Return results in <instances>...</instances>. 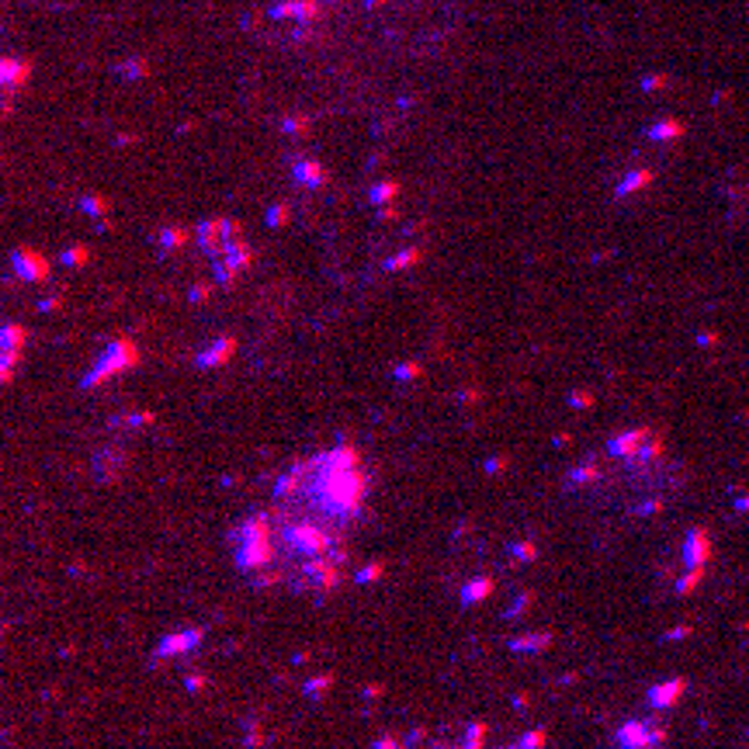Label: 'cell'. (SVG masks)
Segmentation results:
<instances>
[{
  "mask_svg": "<svg viewBox=\"0 0 749 749\" xmlns=\"http://www.w3.org/2000/svg\"><path fill=\"white\" fill-rule=\"evenodd\" d=\"M330 687H333V673H320V676H309L302 683V694L309 697V701H320V697H326Z\"/></svg>",
  "mask_w": 749,
  "mask_h": 749,
  "instance_id": "obj_31",
  "label": "cell"
},
{
  "mask_svg": "<svg viewBox=\"0 0 749 749\" xmlns=\"http://www.w3.org/2000/svg\"><path fill=\"white\" fill-rule=\"evenodd\" d=\"M125 465H129V455H125V448H101V451H94V458H90V472H94V479L98 482H115L122 472H125Z\"/></svg>",
  "mask_w": 749,
  "mask_h": 749,
  "instance_id": "obj_14",
  "label": "cell"
},
{
  "mask_svg": "<svg viewBox=\"0 0 749 749\" xmlns=\"http://www.w3.org/2000/svg\"><path fill=\"white\" fill-rule=\"evenodd\" d=\"M683 694H687V680H683V676H673V680H663V683H652V687L645 691V701H649V708L666 711V708H673Z\"/></svg>",
  "mask_w": 749,
  "mask_h": 749,
  "instance_id": "obj_15",
  "label": "cell"
},
{
  "mask_svg": "<svg viewBox=\"0 0 749 749\" xmlns=\"http://www.w3.org/2000/svg\"><path fill=\"white\" fill-rule=\"evenodd\" d=\"M455 749H482V746H468V743H461V746H455Z\"/></svg>",
  "mask_w": 749,
  "mask_h": 749,
  "instance_id": "obj_55",
  "label": "cell"
},
{
  "mask_svg": "<svg viewBox=\"0 0 749 749\" xmlns=\"http://www.w3.org/2000/svg\"><path fill=\"white\" fill-rule=\"evenodd\" d=\"M372 749H406V746H402L396 735H382V739H374L372 743Z\"/></svg>",
  "mask_w": 749,
  "mask_h": 749,
  "instance_id": "obj_49",
  "label": "cell"
},
{
  "mask_svg": "<svg viewBox=\"0 0 749 749\" xmlns=\"http://www.w3.org/2000/svg\"><path fill=\"white\" fill-rule=\"evenodd\" d=\"M215 261H222V264L233 271V274H243V271L253 264V250H250V243H246V240H236V243H229V246H226V253H222V257H215Z\"/></svg>",
  "mask_w": 749,
  "mask_h": 749,
  "instance_id": "obj_21",
  "label": "cell"
},
{
  "mask_svg": "<svg viewBox=\"0 0 749 749\" xmlns=\"http://www.w3.org/2000/svg\"><path fill=\"white\" fill-rule=\"evenodd\" d=\"M493 590H496L493 576H472L465 587L458 590V604L461 607H479V604H486L493 597Z\"/></svg>",
  "mask_w": 749,
  "mask_h": 749,
  "instance_id": "obj_18",
  "label": "cell"
},
{
  "mask_svg": "<svg viewBox=\"0 0 749 749\" xmlns=\"http://www.w3.org/2000/svg\"><path fill=\"white\" fill-rule=\"evenodd\" d=\"M507 645L517 656H535V652H545L552 645V635L548 632H524V635H513Z\"/></svg>",
  "mask_w": 749,
  "mask_h": 749,
  "instance_id": "obj_20",
  "label": "cell"
},
{
  "mask_svg": "<svg viewBox=\"0 0 749 749\" xmlns=\"http://www.w3.org/2000/svg\"><path fill=\"white\" fill-rule=\"evenodd\" d=\"M680 559L687 569H708L711 559H715V541H711V531L708 528H691L683 535V545H680Z\"/></svg>",
  "mask_w": 749,
  "mask_h": 749,
  "instance_id": "obj_11",
  "label": "cell"
},
{
  "mask_svg": "<svg viewBox=\"0 0 749 749\" xmlns=\"http://www.w3.org/2000/svg\"><path fill=\"white\" fill-rule=\"evenodd\" d=\"M209 295H212V285H209V281H198V285H191V292H187V302H191V305H201Z\"/></svg>",
  "mask_w": 749,
  "mask_h": 749,
  "instance_id": "obj_45",
  "label": "cell"
},
{
  "mask_svg": "<svg viewBox=\"0 0 749 749\" xmlns=\"http://www.w3.org/2000/svg\"><path fill=\"white\" fill-rule=\"evenodd\" d=\"M212 278H215V285L229 288V285H236V278H240V274H233V271L226 268L222 261H212Z\"/></svg>",
  "mask_w": 749,
  "mask_h": 749,
  "instance_id": "obj_41",
  "label": "cell"
},
{
  "mask_svg": "<svg viewBox=\"0 0 749 749\" xmlns=\"http://www.w3.org/2000/svg\"><path fill=\"white\" fill-rule=\"evenodd\" d=\"M11 268H14V274H18L21 281H28V285H46L49 274H53L49 261H46L35 246H14V250H11Z\"/></svg>",
  "mask_w": 749,
  "mask_h": 749,
  "instance_id": "obj_10",
  "label": "cell"
},
{
  "mask_svg": "<svg viewBox=\"0 0 749 749\" xmlns=\"http://www.w3.org/2000/svg\"><path fill=\"white\" fill-rule=\"evenodd\" d=\"M135 365H139V347H135V340H129V337H115V340H108V347L101 350V354L90 361V368L83 372L80 392L101 389V385H108L111 378L132 372Z\"/></svg>",
  "mask_w": 749,
  "mask_h": 749,
  "instance_id": "obj_4",
  "label": "cell"
},
{
  "mask_svg": "<svg viewBox=\"0 0 749 749\" xmlns=\"http://www.w3.org/2000/svg\"><path fill=\"white\" fill-rule=\"evenodd\" d=\"M201 642H205V628H201V624H191V628H181V632H170V635H163L160 645L153 649V659H157V663L184 659V656H191L194 649H201Z\"/></svg>",
  "mask_w": 749,
  "mask_h": 749,
  "instance_id": "obj_9",
  "label": "cell"
},
{
  "mask_svg": "<svg viewBox=\"0 0 749 749\" xmlns=\"http://www.w3.org/2000/svg\"><path fill=\"white\" fill-rule=\"evenodd\" d=\"M323 4H337V0H323Z\"/></svg>",
  "mask_w": 749,
  "mask_h": 749,
  "instance_id": "obj_57",
  "label": "cell"
},
{
  "mask_svg": "<svg viewBox=\"0 0 749 749\" xmlns=\"http://www.w3.org/2000/svg\"><path fill=\"white\" fill-rule=\"evenodd\" d=\"M545 743H548V732L545 728H528L517 739V749H545Z\"/></svg>",
  "mask_w": 749,
  "mask_h": 749,
  "instance_id": "obj_38",
  "label": "cell"
},
{
  "mask_svg": "<svg viewBox=\"0 0 749 749\" xmlns=\"http://www.w3.org/2000/svg\"><path fill=\"white\" fill-rule=\"evenodd\" d=\"M187 240H191V233H187L184 226H163L160 233H157V250H160L163 257H167V253L181 250Z\"/></svg>",
  "mask_w": 749,
  "mask_h": 749,
  "instance_id": "obj_22",
  "label": "cell"
},
{
  "mask_svg": "<svg viewBox=\"0 0 749 749\" xmlns=\"http://www.w3.org/2000/svg\"><path fill=\"white\" fill-rule=\"evenodd\" d=\"M680 135H683V125H680L676 118H663V122L649 125V139H656V142H673V139H680Z\"/></svg>",
  "mask_w": 749,
  "mask_h": 749,
  "instance_id": "obj_29",
  "label": "cell"
},
{
  "mask_svg": "<svg viewBox=\"0 0 749 749\" xmlns=\"http://www.w3.org/2000/svg\"><path fill=\"white\" fill-rule=\"evenodd\" d=\"M146 424H153V413H150V409H135V413L111 417V424H108V427H111V430H139V427H146Z\"/></svg>",
  "mask_w": 749,
  "mask_h": 749,
  "instance_id": "obj_26",
  "label": "cell"
},
{
  "mask_svg": "<svg viewBox=\"0 0 749 749\" xmlns=\"http://www.w3.org/2000/svg\"><path fill=\"white\" fill-rule=\"evenodd\" d=\"M399 181H378V184H372V191H368V198H372V205H378V209H385V205H392L396 198H399Z\"/></svg>",
  "mask_w": 749,
  "mask_h": 749,
  "instance_id": "obj_27",
  "label": "cell"
},
{
  "mask_svg": "<svg viewBox=\"0 0 749 749\" xmlns=\"http://www.w3.org/2000/svg\"><path fill=\"white\" fill-rule=\"evenodd\" d=\"M31 77V63L21 59V56H4L0 59V83H4V94H14L21 90Z\"/></svg>",
  "mask_w": 749,
  "mask_h": 749,
  "instance_id": "obj_16",
  "label": "cell"
},
{
  "mask_svg": "<svg viewBox=\"0 0 749 749\" xmlns=\"http://www.w3.org/2000/svg\"><path fill=\"white\" fill-rule=\"evenodd\" d=\"M503 465H507V458H489V461H486L482 468H486V476H496V472H500Z\"/></svg>",
  "mask_w": 749,
  "mask_h": 749,
  "instance_id": "obj_51",
  "label": "cell"
},
{
  "mask_svg": "<svg viewBox=\"0 0 749 749\" xmlns=\"http://www.w3.org/2000/svg\"><path fill=\"white\" fill-rule=\"evenodd\" d=\"M292 181H295L298 187L320 191V187H326L330 174H326V167H323L320 160H295V163H292Z\"/></svg>",
  "mask_w": 749,
  "mask_h": 749,
  "instance_id": "obj_17",
  "label": "cell"
},
{
  "mask_svg": "<svg viewBox=\"0 0 749 749\" xmlns=\"http://www.w3.org/2000/svg\"><path fill=\"white\" fill-rule=\"evenodd\" d=\"M118 73H122L125 80H142V77L150 73V66H146V59H132V63H122Z\"/></svg>",
  "mask_w": 749,
  "mask_h": 749,
  "instance_id": "obj_40",
  "label": "cell"
},
{
  "mask_svg": "<svg viewBox=\"0 0 749 749\" xmlns=\"http://www.w3.org/2000/svg\"><path fill=\"white\" fill-rule=\"evenodd\" d=\"M361 697H365V701H372V697H382V683H368V687L361 691Z\"/></svg>",
  "mask_w": 749,
  "mask_h": 749,
  "instance_id": "obj_52",
  "label": "cell"
},
{
  "mask_svg": "<svg viewBox=\"0 0 749 749\" xmlns=\"http://www.w3.org/2000/svg\"><path fill=\"white\" fill-rule=\"evenodd\" d=\"M25 344H28V330L21 323H4L0 326V382L11 385V378L18 372L21 357H25Z\"/></svg>",
  "mask_w": 749,
  "mask_h": 749,
  "instance_id": "obj_7",
  "label": "cell"
},
{
  "mask_svg": "<svg viewBox=\"0 0 749 749\" xmlns=\"http://www.w3.org/2000/svg\"><path fill=\"white\" fill-rule=\"evenodd\" d=\"M430 749H455V746H430Z\"/></svg>",
  "mask_w": 749,
  "mask_h": 749,
  "instance_id": "obj_56",
  "label": "cell"
},
{
  "mask_svg": "<svg viewBox=\"0 0 749 749\" xmlns=\"http://www.w3.org/2000/svg\"><path fill=\"white\" fill-rule=\"evenodd\" d=\"M288 219H292V205H288V201H274V205L268 209V215H264V222H268L271 229H285Z\"/></svg>",
  "mask_w": 749,
  "mask_h": 749,
  "instance_id": "obj_33",
  "label": "cell"
},
{
  "mask_svg": "<svg viewBox=\"0 0 749 749\" xmlns=\"http://www.w3.org/2000/svg\"><path fill=\"white\" fill-rule=\"evenodd\" d=\"M666 743V728L652 718H628L614 732L617 749H663Z\"/></svg>",
  "mask_w": 749,
  "mask_h": 749,
  "instance_id": "obj_6",
  "label": "cell"
},
{
  "mask_svg": "<svg viewBox=\"0 0 749 749\" xmlns=\"http://www.w3.org/2000/svg\"><path fill=\"white\" fill-rule=\"evenodd\" d=\"M281 129H285L288 135H302L305 129H309V118H302V115H295V118H285V122H281Z\"/></svg>",
  "mask_w": 749,
  "mask_h": 749,
  "instance_id": "obj_46",
  "label": "cell"
},
{
  "mask_svg": "<svg viewBox=\"0 0 749 749\" xmlns=\"http://www.w3.org/2000/svg\"><path fill=\"white\" fill-rule=\"evenodd\" d=\"M652 434V427H632V430H617L614 437L607 441V455L617 458V461H624V465H632L635 461V455L642 451L645 437Z\"/></svg>",
  "mask_w": 749,
  "mask_h": 749,
  "instance_id": "obj_13",
  "label": "cell"
},
{
  "mask_svg": "<svg viewBox=\"0 0 749 749\" xmlns=\"http://www.w3.org/2000/svg\"><path fill=\"white\" fill-rule=\"evenodd\" d=\"M424 261V250L420 246H406V250H399V253H392L382 268L389 271V274H396V271H409V268H417Z\"/></svg>",
  "mask_w": 749,
  "mask_h": 749,
  "instance_id": "obj_25",
  "label": "cell"
},
{
  "mask_svg": "<svg viewBox=\"0 0 749 749\" xmlns=\"http://www.w3.org/2000/svg\"><path fill=\"white\" fill-rule=\"evenodd\" d=\"M597 479H600V468H597V461H593V458L565 472V486H569V489H583V486H593Z\"/></svg>",
  "mask_w": 749,
  "mask_h": 749,
  "instance_id": "obj_23",
  "label": "cell"
},
{
  "mask_svg": "<svg viewBox=\"0 0 749 749\" xmlns=\"http://www.w3.org/2000/svg\"><path fill=\"white\" fill-rule=\"evenodd\" d=\"M531 600H535V597H531V593L524 590V593H520V597H517V600L510 604L507 611H503V617H520L524 611H528V607H531Z\"/></svg>",
  "mask_w": 749,
  "mask_h": 749,
  "instance_id": "obj_42",
  "label": "cell"
},
{
  "mask_svg": "<svg viewBox=\"0 0 749 749\" xmlns=\"http://www.w3.org/2000/svg\"><path fill=\"white\" fill-rule=\"evenodd\" d=\"M652 177H656V174H652V170H649V167H639V170H632V174H624V181H621V184H617V198H628V194H635V191H642V187H649L652 184Z\"/></svg>",
  "mask_w": 749,
  "mask_h": 749,
  "instance_id": "obj_24",
  "label": "cell"
},
{
  "mask_svg": "<svg viewBox=\"0 0 749 749\" xmlns=\"http://www.w3.org/2000/svg\"><path fill=\"white\" fill-rule=\"evenodd\" d=\"M704 572H708V569H687V572L676 580V593H680V597H691V593L704 583Z\"/></svg>",
  "mask_w": 749,
  "mask_h": 749,
  "instance_id": "obj_34",
  "label": "cell"
},
{
  "mask_svg": "<svg viewBox=\"0 0 749 749\" xmlns=\"http://www.w3.org/2000/svg\"><path fill=\"white\" fill-rule=\"evenodd\" d=\"M507 555H510V562H517V565H531V562H538V545L531 541V538L513 541V545H507Z\"/></svg>",
  "mask_w": 749,
  "mask_h": 749,
  "instance_id": "obj_28",
  "label": "cell"
},
{
  "mask_svg": "<svg viewBox=\"0 0 749 749\" xmlns=\"http://www.w3.org/2000/svg\"><path fill=\"white\" fill-rule=\"evenodd\" d=\"M233 548V565L243 576H257L271 565H278V531H274V517L268 513H250L229 535Z\"/></svg>",
  "mask_w": 749,
  "mask_h": 749,
  "instance_id": "obj_3",
  "label": "cell"
},
{
  "mask_svg": "<svg viewBox=\"0 0 749 749\" xmlns=\"http://www.w3.org/2000/svg\"><path fill=\"white\" fill-rule=\"evenodd\" d=\"M285 580V569H264V572H257V576H250V587L253 590H268V587H278Z\"/></svg>",
  "mask_w": 749,
  "mask_h": 749,
  "instance_id": "obj_36",
  "label": "cell"
},
{
  "mask_svg": "<svg viewBox=\"0 0 749 749\" xmlns=\"http://www.w3.org/2000/svg\"><path fill=\"white\" fill-rule=\"evenodd\" d=\"M295 576H298V587L305 590H337L340 583V562L323 555V559H305L295 565Z\"/></svg>",
  "mask_w": 749,
  "mask_h": 749,
  "instance_id": "obj_8",
  "label": "cell"
},
{
  "mask_svg": "<svg viewBox=\"0 0 749 749\" xmlns=\"http://www.w3.org/2000/svg\"><path fill=\"white\" fill-rule=\"evenodd\" d=\"M274 531H278V555H292L295 565L305 559H330L344 562V545H340V535L333 524H326L323 517H313V513H292L281 510L274 517Z\"/></svg>",
  "mask_w": 749,
  "mask_h": 749,
  "instance_id": "obj_2",
  "label": "cell"
},
{
  "mask_svg": "<svg viewBox=\"0 0 749 749\" xmlns=\"http://www.w3.org/2000/svg\"><path fill=\"white\" fill-rule=\"evenodd\" d=\"M323 461H330V465H337V468H361V451H357V444H350V441H337L333 448L323 451Z\"/></svg>",
  "mask_w": 749,
  "mask_h": 749,
  "instance_id": "obj_19",
  "label": "cell"
},
{
  "mask_svg": "<svg viewBox=\"0 0 749 749\" xmlns=\"http://www.w3.org/2000/svg\"><path fill=\"white\" fill-rule=\"evenodd\" d=\"M236 347H240V340H236L233 333H219L215 340H209L205 347L194 354V368H201V372H209V368H222V365H229V361H233Z\"/></svg>",
  "mask_w": 749,
  "mask_h": 749,
  "instance_id": "obj_12",
  "label": "cell"
},
{
  "mask_svg": "<svg viewBox=\"0 0 749 749\" xmlns=\"http://www.w3.org/2000/svg\"><path fill=\"white\" fill-rule=\"evenodd\" d=\"M482 739H486V722H468V728H465V743H468V746H482Z\"/></svg>",
  "mask_w": 749,
  "mask_h": 749,
  "instance_id": "obj_44",
  "label": "cell"
},
{
  "mask_svg": "<svg viewBox=\"0 0 749 749\" xmlns=\"http://www.w3.org/2000/svg\"><path fill=\"white\" fill-rule=\"evenodd\" d=\"M184 687L191 691V694H198V691H205V687H209V680H205L201 673H191V676L184 680Z\"/></svg>",
  "mask_w": 749,
  "mask_h": 749,
  "instance_id": "obj_48",
  "label": "cell"
},
{
  "mask_svg": "<svg viewBox=\"0 0 749 749\" xmlns=\"http://www.w3.org/2000/svg\"><path fill=\"white\" fill-rule=\"evenodd\" d=\"M59 261H63L66 268H83V264L90 261V250H87L83 243H77V246H66V250L59 253Z\"/></svg>",
  "mask_w": 749,
  "mask_h": 749,
  "instance_id": "obj_35",
  "label": "cell"
},
{
  "mask_svg": "<svg viewBox=\"0 0 749 749\" xmlns=\"http://www.w3.org/2000/svg\"><path fill=\"white\" fill-rule=\"evenodd\" d=\"M80 212L90 215V219H105L108 215V201L101 194H83L80 198Z\"/></svg>",
  "mask_w": 749,
  "mask_h": 749,
  "instance_id": "obj_37",
  "label": "cell"
},
{
  "mask_svg": "<svg viewBox=\"0 0 749 749\" xmlns=\"http://www.w3.org/2000/svg\"><path fill=\"white\" fill-rule=\"evenodd\" d=\"M479 399V392H476V389H465V392H461V402H476Z\"/></svg>",
  "mask_w": 749,
  "mask_h": 749,
  "instance_id": "obj_53",
  "label": "cell"
},
{
  "mask_svg": "<svg viewBox=\"0 0 749 749\" xmlns=\"http://www.w3.org/2000/svg\"><path fill=\"white\" fill-rule=\"evenodd\" d=\"M236 240H243V226L240 222H233V219H201L198 229H194V243H198V250H201L209 261L222 257L226 246L236 243Z\"/></svg>",
  "mask_w": 749,
  "mask_h": 749,
  "instance_id": "obj_5",
  "label": "cell"
},
{
  "mask_svg": "<svg viewBox=\"0 0 749 749\" xmlns=\"http://www.w3.org/2000/svg\"><path fill=\"white\" fill-rule=\"evenodd\" d=\"M659 510H663V496H649V500H642L632 513H635V517H652V513H659Z\"/></svg>",
  "mask_w": 749,
  "mask_h": 749,
  "instance_id": "obj_43",
  "label": "cell"
},
{
  "mask_svg": "<svg viewBox=\"0 0 749 749\" xmlns=\"http://www.w3.org/2000/svg\"><path fill=\"white\" fill-rule=\"evenodd\" d=\"M420 374H424V368H420L417 361H399L396 372H392V378H396V382H417Z\"/></svg>",
  "mask_w": 749,
  "mask_h": 749,
  "instance_id": "obj_39",
  "label": "cell"
},
{
  "mask_svg": "<svg viewBox=\"0 0 749 749\" xmlns=\"http://www.w3.org/2000/svg\"><path fill=\"white\" fill-rule=\"evenodd\" d=\"M365 4H368V7H382L385 0H365Z\"/></svg>",
  "mask_w": 749,
  "mask_h": 749,
  "instance_id": "obj_54",
  "label": "cell"
},
{
  "mask_svg": "<svg viewBox=\"0 0 749 749\" xmlns=\"http://www.w3.org/2000/svg\"><path fill=\"white\" fill-rule=\"evenodd\" d=\"M385 576V562H368L354 572V587H368V583H378Z\"/></svg>",
  "mask_w": 749,
  "mask_h": 749,
  "instance_id": "obj_32",
  "label": "cell"
},
{
  "mask_svg": "<svg viewBox=\"0 0 749 749\" xmlns=\"http://www.w3.org/2000/svg\"><path fill=\"white\" fill-rule=\"evenodd\" d=\"M271 18L274 21H302V0H278V4H271Z\"/></svg>",
  "mask_w": 749,
  "mask_h": 749,
  "instance_id": "obj_30",
  "label": "cell"
},
{
  "mask_svg": "<svg viewBox=\"0 0 749 749\" xmlns=\"http://www.w3.org/2000/svg\"><path fill=\"white\" fill-rule=\"evenodd\" d=\"M368 489H372V479L365 468H337V465L323 461L320 451V455H313L309 476L288 503L292 507L305 503V507H298V513H313V517H323L326 524L340 528V524H350L361 517Z\"/></svg>",
  "mask_w": 749,
  "mask_h": 749,
  "instance_id": "obj_1",
  "label": "cell"
},
{
  "mask_svg": "<svg viewBox=\"0 0 749 749\" xmlns=\"http://www.w3.org/2000/svg\"><path fill=\"white\" fill-rule=\"evenodd\" d=\"M569 406H572V409H590V406H593V396L580 389V392H572V396H569Z\"/></svg>",
  "mask_w": 749,
  "mask_h": 749,
  "instance_id": "obj_47",
  "label": "cell"
},
{
  "mask_svg": "<svg viewBox=\"0 0 749 749\" xmlns=\"http://www.w3.org/2000/svg\"><path fill=\"white\" fill-rule=\"evenodd\" d=\"M59 302H63L59 295H49V298H42V302H38V313H56V309H59Z\"/></svg>",
  "mask_w": 749,
  "mask_h": 749,
  "instance_id": "obj_50",
  "label": "cell"
}]
</instances>
